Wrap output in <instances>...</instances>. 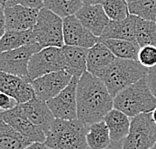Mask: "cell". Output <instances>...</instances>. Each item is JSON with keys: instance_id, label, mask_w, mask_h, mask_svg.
Wrapping results in <instances>:
<instances>
[{"instance_id": "obj_19", "label": "cell", "mask_w": 156, "mask_h": 149, "mask_svg": "<svg viewBox=\"0 0 156 149\" xmlns=\"http://www.w3.org/2000/svg\"><path fill=\"white\" fill-rule=\"evenodd\" d=\"M115 59V55L102 42L98 41L93 47L88 49L87 71L96 76L114 62Z\"/></svg>"}, {"instance_id": "obj_23", "label": "cell", "mask_w": 156, "mask_h": 149, "mask_svg": "<svg viewBox=\"0 0 156 149\" xmlns=\"http://www.w3.org/2000/svg\"><path fill=\"white\" fill-rule=\"evenodd\" d=\"M87 145L89 149H109L111 146V138L109 129L103 121L93 123L88 127L86 135Z\"/></svg>"}, {"instance_id": "obj_24", "label": "cell", "mask_w": 156, "mask_h": 149, "mask_svg": "<svg viewBox=\"0 0 156 149\" xmlns=\"http://www.w3.org/2000/svg\"><path fill=\"white\" fill-rule=\"evenodd\" d=\"M29 145V141L0 119V149H25Z\"/></svg>"}, {"instance_id": "obj_25", "label": "cell", "mask_w": 156, "mask_h": 149, "mask_svg": "<svg viewBox=\"0 0 156 149\" xmlns=\"http://www.w3.org/2000/svg\"><path fill=\"white\" fill-rule=\"evenodd\" d=\"M135 39L140 48L144 46L156 47V22L141 19L136 16Z\"/></svg>"}, {"instance_id": "obj_16", "label": "cell", "mask_w": 156, "mask_h": 149, "mask_svg": "<svg viewBox=\"0 0 156 149\" xmlns=\"http://www.w3.org/2000/svg\"><path fill=\"white\" fill-rule=\"evenodd\" d=\"M19 106L31 122L43 129L46 134L48 133L52 123L56 118L50 108L48 107L47 102L35 96L30 101L24 104H19Z\"/></svg>"}, {"instance_id": "obj_12", "label": "cell", "mask_w": 156, "mask_h": 149, "mask_svg": "<svg viewBox=\"0 0 156 149\" xmlns=\"http://www.w3.org/2000/svg\"><path fill=\"white\" fill-rule=\"evenodd\" d=\"M64 45L89 49L97 43L99 38L85 28L75 15L63 18Z\"/></svg>"}, {"instance_id": "obj_13", "label": "cell", "mask_w": 156, "mask_h": 149, "mask_svg": "<svg viewBox=\"0 0 156 149\" xmlns=\"http://www.w3.org/2000/svg\"><path fill=\"white\" fill-rule=\"evenodd\" d=\"M4 11L5 31L7 30H30L37 22L40 10L23 5H1Z\"/></svg>"}, {"instance_id": "obj_7", "label": "cell", "mask_w": 156, "mask_h": 149, "mask_svg": "<svg viewBox=\"0 0 156 149\" xmlns=\"http://www.w3.org/2000/svg\"><path fill=\"white\" fill-rule=\"evenodd\" d=\"M60 70H65L62 47L43 48L30 58L28 64V79L29 82H32L39 77Z\"/></svg>"}, {"instance_id": "obj_20", "label": "cell", "mask_w": 156, "mask_h": 149, "mask_svg": "<svg viewBox=\"0 0 156 149\" xmlns=\"http://www.w3.org/2000/svg\"><path fill=\"white\" fill-rule=\"evenodd\" d=\"M136 16L130 15L127 18L119 21L111 20L105 28L100 39H123V40L136 41Z\"/></svg>"}, {"instance_id": "obj_26", "label": "cell", "mask_w": 156, "mask_h": 149, "mask_svg": "<svg viewBox=\"0 0 156 149\" xmlns=\"http://www.w3.org/2000/svg\"><path fill=\"white\" fill-rule=\"evenodd\" d=\"M84 5L83 0H45L44 7L62 18L75 15Z\"/></svg>"}, {"instance_id": "obj_29", "label": "cell", "mask_w": 156, "mask_h": 149, "mask_svg": "<svg viewBox=\"0 0 156 149\" xmlns=\"http://www.w3.org/2000/svg\"><path fill=\"white\" fill-rule=\"evenodd\" d=\"M138 61L145 68L150 69L156 66V47L155 46H144L140 48L138 54Z\"/></svg>"}, {"instance_id": "obj_11", "label": "cell", "mask_w": 156, "mask_h": 149, "mask_svg": "<svg viewBox=\"0 0 156 149\" xmlns=\"http://www.w3.org/2000/svg\"><path fill=\"white\" fill-rule=\"evenodd\" d=\"M72 75L65 70L51 72L43 75L31 82L35 96L43 101H49L56 97L71 82Z\"/></svg>"}, {"instance_id": "obj_32", "label": "cell", "mask_w": 156, "mask_h": 149, "mask_svg": "<svg viewBox=\"0 0 156 149\" xmlns=\"http://www.w3.org/2000/svg\"><path fill=\"white\" fill-rule=\"evenodd\" d=\"M146 79H147L148 86H149L151 92L156 97V66L148 69Z\"/></svg>"}, {"instance_id": "obj_21", "label": "cell", "mask_w": 156, "mask_h": 149, "mask_svg": "<svg viewBox=\"0 0 156 149\" xmlns=\"http://www.w3.org/2000/svg\"><path fill=\"white\" fill-rule=\"evenodd\" d=\"M99 41L102 42L116 58L120 59H130L137 60L138 54L140 51V46L138 45L137 41L123 40V39H100Z\"/></svg>"}, {"instance_id": "obj_22", "label": "cell", "mask_w": 156, "mask_h": 149, "mask_svg": "<svg viewBox=\"0 0 156 149\" xmlns=\"http://www.w3.org/2000/svg\"><path fill=\"white\" fill-rule=\"evenodd\" d=\"M35 43L32 29L30 30H7L0 39V51L9 50L23 47V46Z\"/></svg>"}, {"instance_id": "obj_14", "label": "cell", "mask_w": 156, "mask_h": 149, "mask_svg": "<svg viewBox=\"0 0 156 149\" xmlns=\"http://www.w3.org/2000/svg\"><path fill=\"white\" fill-rule=\"evenodd\" d=\"M0 91L13 97L18 104H24L35 97L31 82L2 71H0Z\"/></svg>"}, {"instance_id": "obj_36", "label": "cell", "mask_w": 156, "mask_h": 149, "mask_svg": "<svg viewBox=\"0 0 156 149\" xmlns=\"http://www.w3.org/2000/svg\"><path fill=\"white\" fill-rule=\"evenodd\" d=\"M9 0H1V5H5Z\"/></svg>"}, {"instance_id": "obj_8", "label": "cell", "mask_w": 156, "mask_h": 149, "mask_svg": "<svg viewBox=\"0 0 156 149\" xmlns=\"http://www.w3.org/2000/svg\"><path fill=\"white\" fill-rule=\"evenodd\" d=\"M43 49L38 43H31L23 47L2 52L0 55V71L13 74L23 79H28V64L30 58Z\"/></svg>"}, {"instance_id": "obj_37", "label": "cell", "mask_w": 156, "mask_h": 149, "mask_svg": "<svg viewBox=\"0 0 156 149\" xmlns=\"http://www.w3.org/2000/svg\"><path fill=\"white\" fill-rule=\"evenodd\" d=\"M127 2L128 3H132V2H135V1H137V0H126Z\"/></svg>"}, {"instance_id": "obj_33", "label": "cell", "mask_w": 156, "mask_h": 149, "mask_svg": "<svg viewBox=\"0 0 156 149\" xmlns=\"http://www.w3.org/2000/svg\"><path fill=\"white\" fill-rule=\"evenodd\" d=\"M25 149H51L50 147H48L45 143H41V142H35L29 145L28 147Z\"/></svg>"}, {"instance_id": "obj_4", "label": "cell", "mask_w": 156, "mask_h": 149, "mask_svg": "<svg viewBox=\"0 0 156 149\" xmlns=\"http://www.w3.org/2000/svg\"><path fill=\"white\" fill-rule=\"evenodd\" d=\"M114 108L131 118L153 111L156 108V97L148 86L146 77L119 92L114 97Z\"/></svg>"}, {"instance_id": "obj_2", "label": "cell", "mask_w": 156, "mask_h": 149, "mask_svg": "<svg viewBox=\"0 0 156 149\" xmlns=\"http://www.w3.org/2000/svg\"><path fill=\"white\" fill-rule=\"evenodd\" d=\"M147 72L148 69L137 60L116 58L114 62L98 73L96 77L103 81L114 98L119 92L146 77Z\"/></svg>"}, {"instance_id": "obj_35", "label": "cell", "mask_w": 156, "mask_h": 149, "mask_svg": "<svg viewBox=\"0 0 156 149\" xmlns=\"http://www.w3.org/2000/svg\"><path fill=\"white\" fill-rule=\"evenodd\" d=\"M152 113V118H153V120H154V122L156 123V108L154 109L153 111L151 112Z\"/></svg>"}, {"instance_id": "obj_5", "label": "cell", "mask_w": 156, "mask_h": 149, "mask_svg": "<svg viewBox=\"0 0 156 149\" xmlns=\"http://www.w3.org/2000/svg\"><path fill=\"white\" fill-rule=\"evenodd\" d=\"M32 31L35 42L42 48H61L64 46L63 18L45 7L39 11L37 22Z\"/></svg>"}, {"instance_id": "obj_15", "label": "cell", "mask_w": 156, "mask_h": 149, "mask_svg": "<svg viewBox=\"0 0 156 149\" xmlns=\"http://www.w3.org/2000/svg\"><path fill=\"white\" fill-rule=\"evenodd\" d=\"M75 16L85 28L98 38L101 37L105 28L111 21L101 4H84L77 11Z\"/></svg>"}, {"instance_id": "obj_6", "label": "cell", "mask_w": 156, "mask_h": 149, "mask_svg": "<svg viewBox=\"0 0 156 149\" xmlns=\"http://www.w3.org/2000/svg\"><path fill=\"white\" fill-rule=\"evenodd\" d=\"M155 144L156 123L152 118V113H142L133 117L122 149H151Z\"/></svg>"}, {"instance_id": "obj_1", "label": "cell", "mask_w": 156, "mask_h": 149, "mask_svg": "<svg viewBox=\"0 0 156 149\" xmlns=\"http://www.w3.org/2000/svg\"><path fill=\"white\" fill-rule=\"evenodd\" d=\"M114 108V98L100 78L86 71L77 83V119L91 125L103 121Z\"/></svg>"}, {"instance_id": "obj_28", "label": "cell", "mask_w": 156, "mask_h": 149, "mask_svg": "<svg viewBox=\"0 0 156 149\" xmlns=\"http://www.w3.org/2000/svg\"><path fill=\"white\" fill-rule=\"evenodd\" d=\"M101 5L110 20H123L130 15L126 0H103Z\"/></svg>"}, {"instance_id": "obj_34", "label": "cell", "mask_w": 156, "mask_h": 149, "mask_svg": "<svg viewBox=\"0 0 156 149\" xmlns=\"http://www.w3.org/2000/svg\"><path fill=\"white\" fill-rule=\"evenodd\" d=\"M103 2V0H83V3L85 5H90V4H101Z\"/></svg>"}, {"instance_id": "obj_30", "label": "cell", "mask_w": 156, "mask_h": 149, "mask_svg": "<svg viewBox=\"0 0 156 149\" xmlns=\"http://www.w3.org/2000/svg\"><path fill=\"white\" fill-rule=\"evenodd\" d=\"M44 3L45 0H9L5 5L12 6V5L19 4L26 7H30V8L41 10L42 8H44Z\"/></svg>"}, {"instance_id": "obj_17", "label": "cell", "mask_w": 156, "mask_h": 149, "mask_svg": "<svg viewBox=\"0 0 156 149\" xmlns=\"http://www.w3.org/2000/svg\"><path fill=\"white\" fill-rule=\"evenodd\" d=\"M104 122L107 125L110 133L111 145L114 146H119V144L122 145L123 141L129 134L131 125L130 117L118 109L113 108L104 117Z\"/></svg>"}, {"instance_id": "obj_9", "label": "cell", "mask_w": 156, "mask_h": 149, "mask_svg": "<svg viewBox=\"0 0 156 149\" xmlns=\"http://www.w3.org/2000/svg\"><path fill=\"white\" fill-rule=\"evenodd\" d=\"M79 78L73 77L71 82L56 97L47 101L56 119H77V83Z\"/></svg>"}, {"instance_id": "obj_38", "label": "cell", "mask_w": 156, "mask_h": 149, "mask_svg": "<svg viewBox=\"0 0 156 149\" xmlns=\"http://www.w3.org/2000/svg\"><path fill=\"white\" fill-rule=\"evenodd\" d=\"M151 149H156V144H155V146H154V147H152Z\"/></svg>"}, {"instance_id": "obj_18", "label": "cell", "mask_w": 156, "mask_h": 149, "mask_svg": "<svg viewBox=\"0 0 156 149\" xmlns=\"http://www.w3.org/2000/svg\"><path fill=\"white\" fill-rule=\"evenodd\" d=\"M65 61V71L72 77L80 78L87 71L88 49L64 45L62 47Z\"/></svg>"}, {"instance_id": "obj_10", "label": "cell", "mask_w": 156, "mask_h": 149, "mask_svg": "<svg viewBox=\"0 0 156 149\" xmlns=\"http://www.w3.org/2000/svg\"><path fill=\"white\" fill-rule=\"evenodd\" d=\"M0 117L3 121L15 129L17 132H19L31 144L35 142L44 143L46 141L47 136L44 130L31 122L21 110L19 105L11 110L2 111Z\"/></svg>"}, {"instance_id": "obj_3", "label": "cell", "mask_w": 156, "mask_h": 149, "mask_svg": "<svg viewBox=\"0 0 156 149\" xmlns=\"http://www.w3.org/2000/svg\"><path fill=\"white\" fill-rule=\"evenodd\" d=\"M88 127L79 119H55L44 143L51 149H86Z\"/></svg>"}, {"instance_id": "obj_27", "label": "cell", "mask_w": 156, "mask_h": 149, "mask_svg": "<svg viewBox=\"0 0 156 149\" xmlns=\"http://www.w3.org/2000/svg\"><path fill=\"white\" fill-rule=\"evenodd\" d=\"M129 13L141 19L156 22V0H137L128 3Z\"/></svg>"}, {"instance_id": "obj_31", "label": "cell", "mask_w": 156, "mask_h": 149, "mask_svg": "<svg viewBox=\"0 0 156 149\" xmlns=\"http://www.w3.org/2000/svg\"><path fill=\"white\" fill-rule=\"evenodd\" d=\"M17 105H19L17 103V101L13 97L9 96L5 93H0V108L2 111H8L11 109L15 108Z\"/></svg>"}]
</instances>
